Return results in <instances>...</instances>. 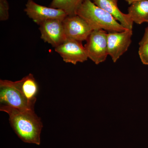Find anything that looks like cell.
<instances>
[{"mask_svg": "<svg viewBox=\"0 0 148 148\" xmlns=\"http://www.w3.org/2000/svg\"><path fill=\"white\" fill-rule=\"evenodd\" d=\"M0 110L8 114L11 126L23 142L40 145L43 125L34 110H21L0 106Z\"/></svg>", "mask_w": 148, "mask_h": 148, "instance_id": "1", "label": "cell"}, {"mask_svg": "<svg viewBox=\"0 0 148 148\" xmlns=\"http://www.w3.org/2000/svg\"><path fill=\"white\" fill-rule=\"evenodd\" d=\"M77 14L83 18L93 30L119 32L126 30L110 14L90 0H84L77 11Z\"/></svg>", "mask_w": 148, "mask_h": 148, "instance_id": "2", "label": "cell"}, {"mask_svg": "<svg viewBox=\"0 0 148 148\" xmlns=\"http://www.w3.org/2000/svg\"><path fill=\"white\" fill-rule=\"evenodd\" d=\"M35 103H31L14 84L8 80H0V106L21 110H34Z\"/></svg>", "mask_w": 148, "mask_h": 148, "instance_id": "3", "label": "cell"}, {"mask_svg": "<svg viewBox=\"0 0 148 148\" xmlns=\"http://www.w3.org/2000/svg\"><path fill=\"white\" fill-rule=\"evenodd\" d=\"M85 45L88 58L96 64L106 61L108 55V34L105 30H93Z\"/></svg>", "mask_w": 148, "mask_h": 148, "instance_id": "4", "label": "cell"}, {"mask_svg": "<svg viewBox=\"0 0 148 148\" xmlns=\"http://www.w3.org/2000/svg\"><path fill=\"white\" fill-rule=\"evenodd\" d=\"M65 35L68 39L86 40L93 31L83 18L78 15L67 16L63 20Z\"/></svg>", "mask_w": 148, "mask_h": 148, "instance_id": "5", "label": "cell"}, {"mask_svg": "<svg viewBox=\"0 0 148 148\" xmlns=\"http://www.w3.org/2000/svg\"><path fill=\"white\" fill-rule=\"evenodd\" d=\"M41 38L53 47H57L67 39L63 20L52 19L46 20L39 25Z\"/></svg>", "mask_w": 148, "mask_h": 148, "instance_id": "6", "label": "cell"}, {"mask_svg": "<svg viewBox=\"0 0 148 148\" xmlns=\"http://www.w3.org/2000/svg\"><path fill=\"white\" fill-rule=\"evenodd\" d=\"M24 11L29 18L39 25L44 21L49 19L63 20L68 16L64 11L50 7H47L40 5L33 0H28Z\"/></svg>", "mask_w": 148, "mask_h": 148, "instance_id": "7", "label": "cell"}, {"mask_svg": "<svg viewBox=\"0 0 148 148\" xmlns=\"http://www.w3.org/2000/svg\"><path fill=\"white\" fill-rule=\"evenodd\" d=\"M132 30L108 34V53L115 63L128 49L132 42Z\"/></svg>", "mask_w": 148, "mask_h": 148, "instance_id": "8", "label": "cell"}, {"mask_svg": "<svg viewBox=\"0 0 148 148\" xmlns=\"http://www.w3.org/2000/svg\"><path fill=\"white\" fill-rule=\"evenodd\" d=\"M55 51L66 63L76 65L78 62L87 61L88 57L82 42L68 39L57 47Z\"/></svg>", "mask_w": 148, "mask_h": 148, "instance_id": "9", "label": "cell"}, {"mask_svg": "<svg viewBox=\"0 0 148 148\" xmlns=\"http://www.w3.org/2000/svg\"><path fill=\"white\" fill-rule=\"evenodd\" d=\"M92 2L110 14L126 29L132 30L134 22L128 14L123 13L118 5V0H92Z\"/></svg>", "mask_w": 148, "mask_h": 148, "instance_id": "10", "label": "cell"}, {"mask_svg": "<svg viewBox=\"0 0 148 148\" xmlns=\"http://www.w3.org/2000/svg\"><path fill=\"white\" fill-rule=\"evenodd\" d=\"M13 83L29 102L36 103L38 92V85L32 74H29L20 80L13 82Z\"/></svg>", "mask_w": 148, "mask_h": 148, "instance_id": "11", "label": "cell"}, {"mask_svg": "<svg viewBox=\"0 0 148 148\" xmlns=\"http://www.w3.org/2000/svg\"><path fill=\"white\" fill-rule=\"evenodd\" d=\"M128 12L130 17L136 24L148 22V1L132 3L128 8Z\"/></svg>", "mask_w": 148, "mask_h": 148, "instance_id": "12", "label": "cell"}, {"mask_svg": "<svg viewBox=\"0 0 148 148\" xmlns=\"http://www.w3.org/2000/svg\"><path fill=\"white\" fill-rule=\"evenodd\" d=\"M84 0H52L50 7L64 11L68 16L77 15V11Z\"/></svg>", "mask_w": 148, "mask_h": 148, "instance_id": "13", "label": "cell"}, {"mask_svg": "<svg viewBox=\"0 0 148 148\" xmlns=\"http://www.w3.org/2000/svg\"><path fill=\"white\" fill-rule=\"evenodd\" d=\"M9 5L7 0H0V20H7L9 17Z\"/></svg>", "mask_w": 148, "mask_h": 148, "instance_id": "14", "label": "cell"}, {"mask_svg": "<svg viewBox=\"0 0 148 148\" xmlns=\"http://www.w3.org/2000/svg\"><path fill=\"white\" fill-rule=\"evenodd\" d=\"M138 53L143 64L148 66V42L140 46Z\"/></svg>", "mask_w": 148, "mask_h": 148, "instance_id": "15", "label": "cell"}, {"mask_svg": "<svg viewBox=\"0 0 148 148\" xmlns=\"http://www.w3.org/2000/svg\"><path fill=\"white\" fill-rule=\"evenodd\" d=\"M148 42V27L145 29V34L143 36V38L139 42V45L141 46L143 45L144 44Z\"/></svg>", "mask_w": 148, "mask_h": 148, "instance_id": "16", "label": "cell"}, {"mask_svg": "<svg viewBox=\"0 0 148 148\" xmlns=\"http://www.w3.org/2000/svg\"><path fill=\"white\" fill-rule=\"evenodd\" d=\"M126 2L128 3V4H132V3L135 2L139 1H148V0H125Z\"/></svg>", "mask_w": 148, "mask_h": 148, "instance_id": "17", "label": "cell"}]
</instances>
